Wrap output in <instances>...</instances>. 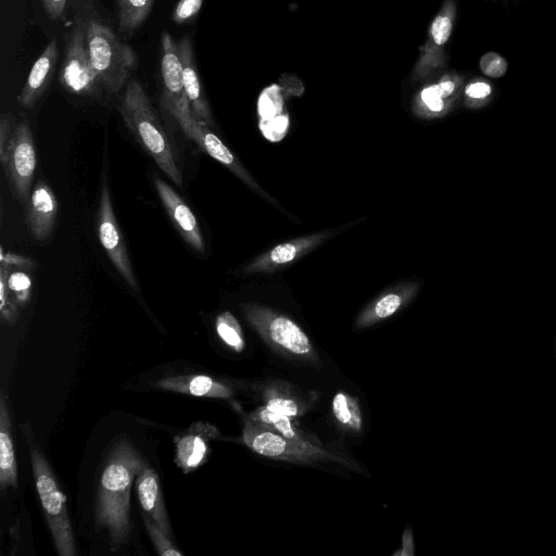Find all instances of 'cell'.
Returning a JSON list of instances; mask_svg holds the SVG:
<instances>
[{
    "instance_id": "cell-3",
    "label": "cell",
    "mask_w": 556,
    "mask_h": 556,
    "mask_svg": "<svg viewBox=\"0 0 556 556\" xmlns=\"http://www.w3.org/2000/svg\"><path fill=\"white\" fill-rule=\"evenodd\" d=\"M87 46L101 87L111 93L119 92L137 65L134 49L96 20L87 22Z\"/></svg>"
},
{
    "instance_id": "cell-25",
    "label": "cell",
    "mask_w": 556,
    "mask_h": 556,
    "mask_svg": "<svg viewBox=\"0 0 556 556\" xmlns=\"http://www.w3.org/2000/svg\"><path fill=\"white\" fill-rule=\"evenodd\" d=\"M155 0H115L118 26L124 33L131 34L148 17Z\"/></svg>"
},
{
    "instance_id": "cell-14",
    "label": "cell",
    "mask_w": 556,
    "mask_h": 556,
    "mask_svg": "<svg viewBox=\"0 0 556 556\" xmlns=\"http://www.w3.org/2000/svg\"><path fill=\"white\" fill-rule=\"evenodd\" d=\"M332 235V231H323L277 244L247 265L244 273H273L304 256Z\"/></svg>"
},
{
    "instance_id": "cell-5",
    "label": "cell",
    "mask_w": 556,
    "mask_h": 556,
    "mask_svg": "<svg viewBox=\"0 0 556 556\" xmlns=\"http://www.w3.org/2000/svg\"><path fill=\"white\" fill-rule=\"evenodd\" d=\"M30 463L37 493L55 549L60 556H74L76 546L66 497L46 458L35 445L30 446Z\"/></svg>"
},
{
    "instance_id": "cell-10",
    "label": "cell",
    "mask_w": 556,
    "mask_h": 556,
    "mask_svg": "<svg viewBox=\"0 0 556 556\" xmlns=\"http://www.w3.org/2000/svg\"><path fill=\"white\" fill-rule=\"evenodd\" d=\"M99 241L113 266L135 291L138 282L117 224L106 179H103L97 213Z\"/></svg>"
},
{
    "instance_id": "cell-23",
    "label": "cell",
    "mask_w": 556,
    "mask_h": 556,
    "mask_svg": "<svg viewBox=\"0 0 556 556\" xmlns=\"http://www.w3.org/2000/svg\"><path fill=\"white\" fill-rule=\"evenodd\" d=\"M154 386L163 390L202 397L228 399L233 393L227 384L205 375L166 377L155 381Z\"/></svg>"
},
{
    "instance_id": "cell-21",
    "label": "cell",
    "mask_w": 556,
    "mask_h": 556,
    "mask_svg": "<svg viewBox=\"0 0 556 556\" xmlns=\"http://www.w3.org/2000/svg\"><path fill=\"white\" fill-rule=\"evenodd\" d=\"M56 40L50 41L33 64L17 97L20 104L31 109L43 92L56 62Z\"/></svg>"
},
{
    "instance_id": "cell-12",
    "label": "cell",
    "mask_w": 556,
    "mask_h": 556,
    "mask_svg": "<svg viewBox=\"0 0 556 556\" xmlns=\"http://www.w3.org/2000/svg\"><path fill=\"white\" fill-rule=\"evenodd\" d=\"M176 122L184 134L195 142L204 153L230 169L250 188L274 202L241 165L228 147L210 130L206 124L200 122L193 114L184 116Z\"/></svg>"
},
{
    "instance_id": "cell-31",
    "label": "cell",
    "mask_w": 556,
    "mask_h": 556,
    "mask_svg": "<svg viewBox=\"0 0 556 556\" xmlns=\"http://www.w3.org/2000/svg\"><path fill=\"white\" fill-rule=\"evenodd\" d=\"M265 399V406L275 413L293 418L301 415L303 412L302 406L295 399L277 389L273 388L267 390Z\"/></svg>"
},
{
    "instance_id": "cell-38",
    "label": "cell",
    "mask_w": 556,
    "mask_h": 556,
    "mask_svg": "<svg viewBox=\"0 0 556 556\" xmlns=\"http://www.w3.org/2000/svg\"><path fill=\"white\" fill-rule=\"evenodd\" d=\"M1 264H5L8 266H20L23 268L34 266L33 262L28 257H24L22 255L13 254V253H1Z\"/></svg>"
},
{
    "instance_id": "cell-35",
    "label": "cell",
    "mask_w": 556,
    "mask_h": 556,
    "mask_svg": "<svg viewBox=\"0 0 556 556\" xmlns=\"http://www.w3.org/2000/svg\"><path fill=\"white\" fill-rule=\"evenodd\" d=\"M0 285H1V318L5 323H13L16 319L17 316V303L14 300L13 295L11 294L5 280L3 277L0 276Z\"/></svg>"
},
{
    "instance_id": "cell-18",
    "label": "cell",
    "mask_w": 556,
    "mask_h": 556,
    "mask_svg": "<svg viewBox=\"0 0 556 556\" xmlns=\"http://www.w3.org/2000/svg\"><path fill=\"white\" fill-rule=\"evenodd\" d=\"M58 201L53 190L39 180L31 189L26 202V220L31 236L39 241L46 240L55 223Z\"/></svg>"
},
{
    "instance_id": "cell-6",
    "label": "cell",
    "mask_w": 556,
    "mask_h": 556,
    "mask_svg": "<svg viewBox=\"0 0 556 556\" xmlns=\"http://www.w3.org/2000/svg\"><path fill=\"white\" fill-rule=\"evenodd\" d=\"M242 312L249 324L276 351L318 364V355L302 330L292 319L258 304L247 303Z\"/></svg>"
},
{
    "instance_id": "cell-26",
    "label": "cell",
    "mask_w": 556,
    "mask_h": 556,
    "mask_svg": "<svg viewBox=\"0 0 556 556\" xmlns=\"http://www.w3.org/2000/svg\"><path fill=\"white\" fill-rule=\"evenodd\" d=\"M248 418L282 434L286 438L309 441L303 432L293 425L291 417L275 413L266 406L255 409Z\"/></svg>"
},
{
    "instance_id": "cell-30",
    "label": "cell",
    "mask_w": 556,
    "mask_h": 556,
    "mask_svg": "<svg viewBox=\"0 0 556 556\" xmlns=\"http://www.w3.org/2000/svg\"><path fill=\"white\" fill-rule=\"evenodd\" d=\"M9 266L1 264L0 276L4 278L5 283L17 304L24 305L29 299L31 290V279L24 271H12L9 274Z\"/></svg>"
},
{
    "instance_id": "cell-28",
    "label": "cell",
    "mask_w": 556,
    "mask_h": 556,
    "mask_svg": "<svg viewBox=\"0 0 556 556\" xmlns=\"http://www.w3.org/2000/svg\"><path fill=\"white\" fill-rule=\"evenodd\" d=\"M215 328L220 340L236 352L244 349V337L240 324L229 312L219 314L215 321Z\"/></svg>"
},
{
    "instance_id": "cell-2",
    "label": "cell",
    "mask_w": 556,
    "mask_h": 556,
    "mask_svg": "<svg viewBox=\"0 0 556 556\" xmlns=\"http://www.w3.org/2000/svg\"><path fill=\"white\" fill-rule=\"evenodd\" d=\"M118 110L127 128L165 175L180 186L182 175L175 149L141 84L128 81L119 98Z\"/></svg>"
},
{
    "instance_id": "cell-27",
    "label": "cell",
    "mask_w": 556,
    "mask_h": 556,
    "mask_svg": "<svg viewBox=\"0 0 556 556\" xmlns=\"http://www.w3.org/2000/svg\"><path fill=\"white\" fill-rule=\"evenodd\" d=\"M332 413L344 428L358 432L362 429V413L356 399L345 392H338L332 399Z\"/></svg>"
},
{
    "instance_id": "cell-32",
    "label": "cell",
    "mask_w": 556,
    "mask_h": 556,
    "mask_svg": "<svg viewBox=\"0 0 556 556\" xmlns=\"http://www.w3.org/2000/svg\"><path fill=\"white\" fill-rule=\"evenodd\" d=\"M147 531L156 552L162 556H181L182 553L172 543L168 536L150 517H144Z\"/></svg>"
},
{
    "instance_id": "cell-15",
    "label": "cell",
    "mask_w": 556,
    "mask_h": 556,
    "mask_svg": "<svg viewBox=\"0 0 556 556\" xmlns=\"http://www.w3.org/2000/svg\"><path fill=\"white\" fill-rule=\"evenodd\" d=\"M154 185L159 198L179 235L191 248L203 253L205 250L204 239L191 208L163 179L156 177Z\"/></svg>"
},
{
    "instance_id": "cell-24",
    "label": "cell",
    "mask_w": 556,
    "mask_h": 556,
    "mask_svg": "<svg viewBox=\"0 0 556 556\" xmlns=\"http://www.w3.org/2000/svg\"><path fill=\"white\" fill-rule=\"evenodd\" d=\"M0 486H17V465L14 454L11 418L4 394L0 395Z\"/></svg>"
},
{
    "instance_id": "cell-29",
    "label": "cell",
    "mask_w": 556,
    "mask_h": 556,
    "mask_svg": "<svg viewBox=\"0 0 556 556\" xmlns=\"http://www.w3.org/2000/svg\"><path fill=\"white\" fill-rule=\"evenodd\" d=\"M462 96L465 106L477 110L492 101L493 88L489 80L477 77L464 86Z\"/></svg>"
},
{
    "instance_id": "cell-34",
    "label": "cell",
    "mask_w": 556,
    "mask_h": 556,
    "mask_svg": "<svg viewBox=\"0 0 556 556\" xmlns=\"http://www.w3.org/2000/svg\"><path fill=\"white\" fill-rule=\"evenodd\" d=\"M204 0H179L173 11L172 20L184 24L192 20L201 10Z\"/></svg>"
},
{
    "instance_id": "cell-4",
    "label": "cell",
    "mask_w": 556,
    "mask_h": 556,
    "mask_svg": "<svg viewBox=\"0 0 556 556\" xmlns=\"http://www.w3.org/2000/svg\"><path fill=\"white\" fill-rule=\"evenodd\" d=\"M0 161L15 197L26 203L37 166L36 148L27 121L14 124L10 114L1 115Z\"/></svg>"
},
{
    "instance_id": "cell-37",
    "label": "cell",
    "mask_w": 556,
    "mask_h": 556,
    "mask_svg": "<svg viewBox=\"0 0 556 556\" xmlns=\"http://www.w3.org/2000/svg\"><path fill=\"white\" fill-rule=\"evenodd\" d=\"M67 0H41L42 7L50 20H58L66 5Z\"/></svg>"
},
{
    "instance_id": "cell-1",
    "label": "cell",
    "mask_w": 556,
    "mask_h": 556,
    "mask_svg": "<svg viewBox=\"0 0 556 556\" xmlns=\"http://www.w3.org/2000/svg\"><path fill=\"white\" fill-rule=\"evenodd\" d=\"M146 465L136 448L127 440H121L111 451L101 472L96 520L108 530L112 551L126 542L129 535L130 490Z\"/></svg>"
},
{
    "instance_id": "cell-36",
    "label": "cell",
    "mask_w": 556,
    "mask_h": 556,
    "mask_svg": "<svg viewBox=\"0 0 556 556\" xmlns=\"http://www.w3.org/2000/svg\"><path fill=\"white\" fill-rule=\"evenodd\" d=\"M283 96L300 97L304 91L302 80L291 74H283L279 78V84Z\"/></svg>"
},
{
    "instance_id": "cell-22",
    "label": "cell",
    "mask_w": 556,
    "mask_h": 556,
    "mask_svg": "<svg viewBox=\"0 0 556 556\" xmlns=\"http://www.w3.org/2000/svg\"><path fill=\"white\" fill-rule=\"evenodd\" d=\"M417 291L418 285L413 282L401 285L383 293L359 314L355 323L356 327L366 328L392 316L406 305Z\"/></svg>"
},
{
    "instance_id": "cell-16",
    "label": "cell",
    "mask_w": 556,
    "mask_h": 556,
    "mask_svg": "<svg viewBox=\"0 0 556 556\" xmlns=\"http://www.w3.org/2000/svg\"><path fill=\"white\" fill-rule=\"evenodd\" d=\"M218 434L213 425L198 421L187 432L175 437L177 466L187 473L204 464L210 452L208 442Z\"/></svg>"
},
{
    "instance_id": "cell-8",
    "label": "cell",
    "mask_w": 556,
    "mask_h": 556,
    "mask_svg": "<svg viewBox=\"0 0 556 556\" xmlns=\"http://www.w3.org/2000/svg\"><path fill=\"white\" fill-rule=\"evenodd\" d=\"M60 81L67 91L79 96H92L101 87L89 56L87 22L78 23L71 33Z\"/></svg>"
},
{
    "instance_id": "cell-33",
    "label": "cell",
    "mask_w": 556,
    "mask_h": 556,
    "mask_svg": "<svg viewBox=\"0 0 556 556\" xmlns=\"http://www.w3.org/2000/svg\"><path fill=\"white\" fill-rule=\"evenodd\" d=\"M481 72L491 78H500L507 71V61L496 52H486L480 59Z\"/></svg>"
},
{
    "instance_id": "cell-11",
    "label": "cell",
    "mask_w": 556,
    "mask_h": 556,
    "mask_svg": "<svg viewBox=\"0 0 556 556\" xmlns=\"http://www.w3.org/2000/svg\"><path fill=\"white\" fill-rule=\"evenodd\" d=\"M161 80L163 105L177 121L193 114L184 87L182 67L177 50V42L164 30L161 35Z\"/></svg>"
},
{
    "instance_id": "cell-13",
    "label": "cell",
    "mask_w": 556,
    "mask_h": 556,
    "mask_svg": "<svg viewBox=\"0 0 556 556\" xmlns=\"http://www.w3.org/2000/svg\"><path fill=\"white\" fill-rule=\"evenodd\" d=\"M464 77L450 72L442 75L435 83L425 86L415 97L414 112L424 118L442 117L450 113L464 89Z\"/></svg>"
},
{
    "instance_id": "cell-17",
    "label": "cell",
    "mask_w": 556,
    "mask_h": 556,
    "mask_svg": "<svg viewBox=\"0 0 556 556\" xmlns=\"http://www.w3.org/2000/svg\"><path fill=\"white\" fill-rule=\"evenodd\" d=\"M177 50L182 67L184 87L190 109L200 122L208 126L213 123L212 112L198 74L192 42L189 36H185L177 41Z\"/></svg>"
},
{
    "instance_id": "cell-39",
    "label": "cell",
    "mask_w": 556,
    "mask_h": 556,
    "mask_svg": "<svg viewBox=\"0 0 556 556\" xmlns=\"http://www.w3.org/2000/svg\"><path fill=\"white\" fill-rule=\"evenodd\" d=\"M399 556H412L414 555V540L413 533L409 529H406L402 538V548L394 553Z\"/></svg>"
},
{
    "instance_id": "cell-7",
    "label": "cell",
    "mask_w": 556,
    "mask_h": 556,
    "mask_svg": "<svg viewBox=\"0 0 556 556\" xmlns=\"http://www.w3.org/2000/svg\"><path fill=\"white\" fill-rule=\"evenodd\" d=\"M242 438L245 445L253 452L268 458L298 464L337 462L348 465L341 456L311 441L286 438L249 418L245 420Z\"/></svg>"
},
{
    "instance_id": "cell-19",
    "label": "cell",
    "mask_w": 556,
    "mask_h": 556,
    "mask_svg": "<svg viewBox=\"0 0 556 556\" xmlns=\"http://www.w3.org/2000/svg\"><path fill=\"white\" fill-rule=\"evenodd\" d=\"M257 112L263 136L271 142L282 140L288 132L290 121L285 108L283 93L278 84L269 85L261 92Z\"/></svg>"
},
{
    "instance_id": "cell-9",
    "label": "cell",
    "mask_w": 556,
    "mask_h": 556,
    "mask_svg": "<svg viewBox=\"0 0 556 556\" xmlns=\"http://www.w3.org/2000/svg\"><path fill=\"white\" fill-rule=\"evenodd\" d=\"M455 18V1L444 0L428 28L424 45L420 47L419 58L412 72L413 81L426 79L444 67L445 46L452 35Z\"/></svg>"
},
{
    "instance_id": "cell-20",
    "label": "cell",
    "mask_w": 556,
    "mask_h": 556,
    "mask_svg": "<svg viewBox=\"0 0 556 556\" xmlns=\"http://www.w3.org/2000/svg\"><path fill=\"white\" fill-rule=\"evenodd\" d=\"M136 491L140 505L168 536H172L169 519L165 508L156 472L146 465L136 477Z\"/></svg>"
}]
</instances>
